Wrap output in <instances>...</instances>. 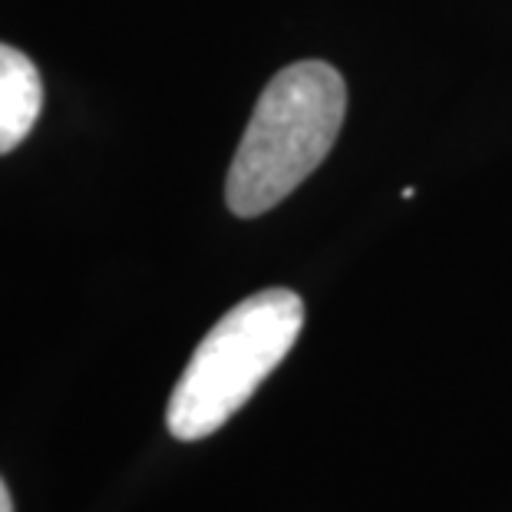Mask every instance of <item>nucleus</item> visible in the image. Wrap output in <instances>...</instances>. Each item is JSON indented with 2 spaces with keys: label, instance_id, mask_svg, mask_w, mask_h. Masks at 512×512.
<instances>
[{
  "label": "nucleus",
  "instance_id": "1",
  "mask_svg": "<svg viewBox=\"0 0 512 512\" xmlns=\"http://www.w3.org/2000/svg\"><path fill=\"white\" fill-rule=\"evenodd\" d=\"M347 113L344 76L324 60L278 70L261 90L225 179V202L255 219L285 202L328 159Z\"/></svg>",
  "mask_w": 512,
  "mask_h": 512
},
{
  "label": "nucleus",
  "instance_id": "4",
  "mask_svg": "<svg viewBox=\"0 0 512 512\" xmlns=\"http://www.w3.org/2000/svg\"><path fill=\"white\" fill-rule=\"evenodd\" d=\"M0 512H14V503H10V493H7L4 479H0Z\"/></svg>",
  "mask_w": 512,
  "mask_h": 512
},
{
  "label": "nucleus",
  "instance_id": "3",
  "mask_svg": "<svg viewBox=\"0 0 512 512\" xmlns=\"http://www.w3.org/2000/svg\"><path fill=\"white\" fill-rule=\"evenodd\" d=\"M43 106V83L24 53L0 43V156L17 149L34 129Z\"/></svg>",
  "mask_w": 512,
  "mask_h": 512
},
{
  "label": "nucleus",
  "instance_id": "2",
  "mask_svg": "<svg viewBox=\"0 0 512 512\" xmlns=\"http://www.w3.org/2000/svg\"><path fill=\"white\" fill-rule=\"evenodd\" d=\"M304 328V301L291 288H265L235 304L202 337L169 397L166 423L176 440L222 430L268 374L285 361Z\"/></svg>",
  "mask_w": 512,
  "mask_h": 512
}]
</instances>
